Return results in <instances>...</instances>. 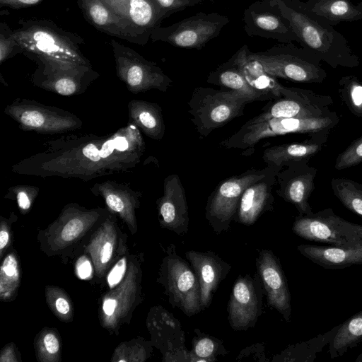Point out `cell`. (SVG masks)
I'll use <instances>...</instances> for the list:
<instances>
[{"instance_id":"obj_27","label":"cell","mask_w":362,"mask_h":362,"mask_svg":"<svg viewBox=\"0 0 362 362\" xmlns=\"http://www.w3.org/2000/svg\"><path fill=\"white\" fill-rule=\"evenodd\" d=\"M297 250L310 261L327 269L362 264V240L341 246L301 244Z\"/></svg>"},{"instance_id":"obj_34","label":"cell","mask_w":362,"mask_h":362,"mask_svg":"<svg viewBox=\"0 0 362 362\" xmlns=\"http://www.w3.org/2000/svg\"><path fill=\"white\" fill-rule=\"evenodd\" d=\"M362 341V310L339 325L337 332L329 343L331 358L342 356L349 349Z\"/></svg>"},{"instance_id":"obj_32","label":"cell","mask_w":362,"mask_h":362,"mask_svg":"<svg viewBox=\"0 0 362 362\" xmlns=\"http://www.w3.org/2000/svg\"><path fill=\"white\" fill-rule=\"evenodd\" d=\"M339 325L332 327L328 332L306 341H303L288 346L279 354L274 356L272 361L276 362H313L324 347L329 344L334 336Z\"/></svg>"},{"instance_id":"obj_9","label":"cell","mask_w":362,"mask_h":362,"mask_svg":"<svg viewBox=\"0 0 362 362\" xmlns=\"http://www.w3.org/2000/svg\"><path fill=\"white\" fill-rule=\"evenodd\" d=\"M165 252L156 281L163 287L170 305L192 317L202 310L197 276L177 255L175 245L170 244Z\"/></svg>"},{"instance_id":"obj_41","label":"cell","mask_w":362,"mask_h":362,"mask_svg":"<svg viewBox=\"0 0 362 362\" xmlns=\"http://www.w3.org/2000/svg\"><path fill=\"white\" fill-rule=\"evenodd\" d=\"M45 296L47 305L56 317L63 322L73 321L74 304L69 294L62 288L47 285L45 288Z\"/></svg>"},{"instance_id":"obj_50","label":"cell","mask_w":362,"mask_h":362,"mask_svg":"<svg viewBox=\"0 0 362 362\" xmlns=\"http://www.w3.org/2000/svg\"><path fill=\"white\" fill-rule=\"evenodd\" d=\"M44 0H0V6L15 9L37 5Z\"/></svg>"},{"instance_id":"obj_25","label":"cell","mask_w":362,"mask_h":362,"mask_svg":"<svg viewBox=\"0 0 362 362\" xmlns=\"http://www.w3.org/2000/svg\"><path fill=\"white\" fill-rule=\"evenodd\" d=\"M77 1L86 20L97 30L134 44L146 45L132 28L112 12L102 0Z\"/></svg>"},{"instance_id":"obj_36","label":"cell","mask_w":362,"mask_h":362,"mask_svg":"<svg viewBox=\"0 0 362 362\" xmlns=\"http://www.w3.org/2000/svg\"><path fill=\"white\" fill-rule=\"evenodd\" d=\"M137 126L149 137L160 140L165 134L161 108L155 103L134 101L132 116Z\"/></svg>"},{"instance_id":"obj_40","label":"cell","mask_w":362,"mask_h":362,"mask_svg":"<svg viewBox=\"0 0 362 362\" xmlns=\"http://www.w3.org/2000/svg\"><path fill=\"white\" fill-rule=\"evenodd\" d=\"M339 95L349 111L362 117V81L354 75L342 76L339 81Z\"/></svg>"},{"instance_id":"obj_10","label":"cell","mask_w":362,"mask_h":362,"mask_svg":"<svg viewBox=\"0 0 362 362\" xmlns=\"http://www.w3.org/2000/svg\"><path fill=\"white\" fill-rule=\"evenodd\" d=\"M274 169L267 165L262 169H250L217 185L209 196L205 206V218L215 233L219 234L229 229L245 189Z\"/></svg>"},{"instance_id":"obj_47","label":"cell","mask_w":362,"mask_h":362,"mask_svg":"<svg viewBox=\"0 0 362 362\" xmlns=\"http://www.w3.org/2000/svg\"><path fill=\"white\" fill-rule=\"evenodd\" d=\"M74 270L79 279L86 281L94 279L95 270L93 262L85 252H82L76 257Z\"/></svg>"},{"instance_id":"obj_6","label":"cell","mask_w":362,"mask_h":362,"mask_svg":"<svg viewBox=\"0 0 362 362\" xmlns=\"http://www.w3.org/2000/svg\"><path fill=\"white\" fill-rule=\"evenodd\" d=\"M250 103L249 98L234 90L199 86L192 93L188 112L200 137H206L214 130L243 116Z\"/></svg>"},{"instance_id":"obj_3","label":"cell","mask_w":362,"mask_h":362,"mask_svg":"<svg viewBox=\"0 0 362 362\" xmlns=\"http://www.w3.org/2000/svg\"><path fill=\"white\" fill-rule=\"evenodd\" d=\"M110 213L106 209H87L76 204L65 206L53 222L38 230L40 250L68 264L83 252L90 236Z\"/></svg>"},{"instance_id":"obj_48","label":"cell","mask_w":362,"mask_h":362,"mask_svg":"<svg viewBox=\"0 0 362 362\" xmlns=\"http://www.w3.org/2000/svg\"><path fill=\"white\" fill-rule=\"evenodd\" d=\"M164 9L170 13H177L188 7H192L214 0H156Z\"/></svg>"},{"instance_id":"obj_20","label":"cell","mask_w":362,"mask_h":362,"mask_svg":"<svg viewBox=\"0 0 362 362\" xmlns=\"http://www.w3.org/2000/svg\"><path fill=\"white\" fill-rule=\"evenodd\" d=\"M117 16L124 21L146 44L154 29L172 13L156 0H102Z\"/></svg>"},{"instance_id":"obj_33","label":"cell","mask_w":362,"mask_h":362,"mask_svg":"<svg viewBox=\"0 0 362 362\" xmlns=\"http://www.w3.org/2000/svg\"><path fill=\"white\" fill-rule=\"evenodd\" d=\"M101 194L105 199L108 210L119 216L132 235L136 233L138 223L136 210L139 206V201L136 195L110 188H104Z\"/></svg>"},{"instance_id":"obj_13","label":"cell","mask_w":362,"mask_h":362,"mask_svg":"<svg viewBox=\"0 0 362 362\" xmlns=\"http://www.w3.org/2000/svg\"><path fill=\"white\" fill-rule=\"evenodd\" d=\"M118 76L133 90L157 89L166 92L173 81L156 63L145 59L131 47L110 41Z\"/></svg>"},{"instance_id":"obj_51","label":"cell","mask_w":362,"mask_h":362,"mask_svg":"<svg viewBox=\"0 0 362 362\" xmlns=\"http://www.w3.org/2000/svg\"><path fill=\"white\" fill-rule=\"evenodd\" d=\"M16 199L22 213L29 211L32 204V197L29 196V194L24 190H20L16 194Z\"/></svg>"},{"instance_id":"obj_45","label":"cell","mask_w":362,"mask_h":362,"mask_svg":"<svg viewBox=\"0 0 362 362\" xmlns=\"http://www.w3.org/2000/svg\"><path fill=\"white\" fill-rule=\"evenodd\" d=\"M131 254L129 251H128L110 269L104 281L107 290L115 288L123 281L128 272Z\"/></svg>"},{"instance_id":"obj_8","label":"cell","mask_w":362,"mask_h":362,"mask_svg":"<svg viewBox=\"0 0 362 362\" xmlns=\"http://www.w3.org/2000/svg\"><path fill=\"white\" fill-rule=\"evenodd\" d=\"M249 55L267 73L276 78L298 83H321L327 76L321 61L313 53L293 42H279L262 52H253L250 49Z\"/></svg>"},{"instance_id":"obj_12","label":"cell","mask_w":362,"mask_h":362,"mask_svg":"<svg viewBox=\"0 0 362 362\" xmlns=\"http://www.w3.org/2000/svg\"><path fill=\"white\" fill-rule=\"evenodd\" d=\"M292 230L305 240L328 245H346L362 240V225L342 218L331 208L297 216Z\"/></svg>"},{"instance_id":"obj_53","label":"cell","mask_w":362,"mask_h":362,"mask_svg":"<svg viewBox=\"0 0 362 362\" xmlns=\"http://www.w3.org/2000/svg\"><path fill=\"white\" fill-rule=\"evenodd\" d=\"M361 4H362V1L359 2Z\"/></svg>"},{"instance_id":"obj_39","label":"cell","mask_w":362,"mask_h":362,"mask_svg":"<svg viewBox=\"0 0 362 362\" xmlns=\"http://www.w3.org/2000/svg\"><path fill=\"white\" fill-rule=\"evenodd\" d=\"M199 333L192 339V349L189 352L190 362H212L218 355H225L228 351L219 339L202 333Z\"/></svg>"},{"instance_id":"obj_2","label":"cell","mask_w":362,"mask_h":362,"mask_svg":"<svg viewBox=\"0 0 362 362\" xmlns=\"http://www.w3.org/2000/svg\"><path fill=\"white\" fill-rule=\"evenodd\" d=\"M279 8L289 21L301 47L332 68L359 66L358 57L346 38L323 17L308 9L300 0H269Z\"/></svg>"},{"instance_id":"obj_14","label":"cell","mask_w":362,"mask_h":362,"mask_svg":"<svg viewBox=\"0 0 362 362\" xmlns=\"http://www.w3.org/2000/svg\"><path fill=\"white\" fill-rule=\"evenodd\" d=\"M332 98L308 89L286 87L281 98L271 100L262 112L246 124H254L272 118L315 117L330 113Z\"/></svg>"},{"instance_id":"obj_37","label":"cell","mask_w":362,"mask_h":362,"mask_svg":"<svg viewBox=\"0 0 362 362\" xmlns=\"http://www.w3.org/2000/svg\"><path fill=\"white\" fill-rule=\"evenodd\" d=\"M334 196L350 211L362 218V183L345 177L331 180Z\"/></svg>"},{"instance_id":"obj_4","label":"cell","mask_w":362,"mask_h":362,"mask_svg":"<svg viewBox=\"0 0 362 362\" xmlns=\"http://www.w3.org/2000/svg\"><path fill=\"white\" fill-rule=\"evenodd\" d=\"M14 36L29 58L42 57L57 61L90 66L81 47L80 35L44 18H22Z\"/></svg>"},{"instance_id":"obj_19","label":"cell","mask_w":362,"mask_h":362,"mask_svg":"<svg viewBox=\"0 0 362 362\" xmlns=\"http://www.w3.org/2000/svg\"><path fill=\"white\" fill-rule=\"evenodd\" d=\"M317 169L308 161L291 164L276 175L279 188L276 194L285 202L291 204L299 215L313 214L309 199L315 189Z\"/></svg>"},{"instance_id":"obj_21","label":"cell","mask_w":362,"mask_h":362,"mask_svg":"<svg viewBox=\"0 0 362 362\" xmlns=\"http://www.w3.org/2000/svg\"><path fill=\"white\" fill-rule=\"evenodd\" d=\"M256 267L268 305L289 322L291 317V294L280 260L272 250H262L256 258Z\"/></svg>"},{"instance_id":"obj_38","label":"cell","mask_w":362,"mask_h":362,"mask_svg":"<svg viewBox=\"0 0 362 362\" xmlns=\"http://www.w3.org/2000/svg\"><path fill=\"white\" fill-rule=\"evenodd\" d=\"M62 341L58 331L45 327L36 335L34 341L35 354L39 362H59L62 360Z\"/></svg>"},{"instance_id":"obj_7","label":"cell","mask_w":362,"mask_h":362,"mask_svg":"<svg viewBox=\"0 0 362 362\" xmlns=\"http://www.w3.org/2000/svg\"><path fill=\"white\" fill-rule=\"evenodd\" d=\"M143 253L131 254L125 278L115 288L107 290L100 299L99 322L111 335H119L121 328L130 323L133 313L143 301Z\"/></svg>"},{"instance_id":"obj_31","label":"cell","mask_w":362,"mask_h":362,"mask_svg":"<svg viewBox=\"0 0 362 362\" xmlns=\"http://www.w3.org/2000/svg\"><path fill=\"white\" fill-rule=\"evenodd\" d=\"M206 82L218 86L221 89L234 90L251 102L264 101L263 98L248 84L231 58L211 71Z\"/></svg>"},{"instance_id":"obj_1","label":"cell","mask_w":362,"mask_h":362,"mask_svg":"<svg viewBox=\"0 0 362 362\" xmlns=\"http://www.w3.org/2000/svg\"><path fill=\"white\" fill-rule=\"evenodd\" d=\"M144 151L143 138L136 126L130 125L105 140H95L79 148L64 150L46 160L45 172L80 177L90 168L103 173V168L117 167V163H136Z\"/></svg>"},{"instance_id":"obj_46","label":"cell","mask_w":362,"mask_h":362,"mask_svg":"<svg viewBox=\"0 0 362 362\" xmlns=\"http://www.w3.org/2000/svg\"><path fill=\"white\" fill-rule=\"evenodd\" d=\"M17 221V216L13 213L8 218L1 216L0 222V259H3L4 255L12 247L13 231L12 224Z\"/></svg>"},{"instance_id":"obj_22","label":"cell","mask_w":362,"mask_h":362,"mask_svg":"<svg viewBox=\"0 0 362 362\" xmlns=\"http://www.w3.org/2000/svg\"><path fill=\"white\" fill-rule=\"evenodd\" d=\"M160 226L177 235L187 233L189 217L185 188L177 174L165 177L163 194L157 200Z\"/></svg>"},{"instance_id":"obj_18","label":"cell","mask_w":362,"mask_h":362,"mask_svg":"<svg viewBox=\"0 0 362 362\" xmlns=\"http://www.w3.org/2000/svg\"><path fill=\"white\" fill-rule=\"evenodd\" d=\"M153 346L163 354V361H189L180 323L161 306L151 308L146 318Z\"/></svg>"},{"instance_id":"obj_28","label":"cell","mask_w":362,"mask_h":362,"mask_svg":"<svg viewBox=\"0 0 362 362\" xmlns=\"http://www.w3.org/2000/svg\"><path fill=\"white\" fill-rule=\"evenodd\" d=\"M249 47L243 45L230 58L248 84L264 100L281 98L286 86L277 78L267 73L260 64L249 55Z\"/></svg>"},{"instance_id":"obj_43","label":"cell","mask_w":362,"mask_h":362,"mask_svg":"<svg viewBox=\"0 0 362 362\" xmlns=\"http://www.w3.org/2000/svg\"><path fill=\"white\" fill-rule=\"evenodd\" d=\"M23 52V48L18 42L13 30L4 21L0 23V63L8 58Z\"/></svg>"},{"instance_id":"obj_49","label":"cell","mask_w":362,"mask_h":362,"mask_svg":"<svg viewBox=\"0 0 362 362\" xmlns=\"http://www.w3.org/2000/svg\"><path fill=\"white\" fill-rule=\"evenodd\" d=\"M21 361L20 353L15 344H8L1 349L0 355L1 362H21Z\"/></svg>"},{"instance_id":"obj_11","label":"cell","mask_w":362,"mask_h":362,"mask_svg":"<svg viewBox=\"0 0 362 362\" xmlns=\"http://www.w3.org/2000/svg\"><path fill=\"white\" fill-rule=\"evenodd\" d=\"M229 22L230 19L226 16L200 11L167 27L156 28L150 40L176 47L200 50L217 37Z\"/></svg>"},{"instance_id":"obj_17","label":"cell","mask_w":362,"mask_h":362,"mask_svg":"<svg viewBox=\"0 0 362 362\" xmlns=\"http://www.w3.org/2000/svg\"><path fill=\"white\" fill-rule=\"evenodd\" d=\"M244 30L250 37L272 39L280 43L299 42L289 21L269 0L256 1L243 13Z\"/></svg>"},{"instance_id":"obj_42","label":"cell","mask_w":362,"mask_h":362,"mask_svg":"<svg viewBox=\"0 0 362 362\" xmlns=\"http://www.w3.org/2000/svg\"><path fill=\"white\" fill-rule=\"evenodd\" d=\"M151 341L138 337L120 343L115 349L111 361L143 362L151 356Z\"/></svg>"},{"instance_id":"obj_23","label":"cell","mask_w":362,"mask_h":362,"mask_svg":"<svg viewBox=\"0 0 362 362\" xmlns=\"http://www.w3.org/2000/svg\"><path fill=\"white\" fill-rule=\"evenodd\" d=\"M281 170L274 169L265 177L249 185L240 198L233 221L246 226L254 224L264 213L274 210V186L276 175Z\"/></svg>"},{"instance_id":"obj_5","label":"cell","mask_w":362,"mask_h":362,"mask_svg":"<svg viewBox=\"0 0 362 362\" xmlns=\"http://www.w3.org/2000/svg\"><path fill=\"white\" fill-rule=\"evenodd\" d=\"M339 120L337 112L332 111L326 115L315 117H280L254 124L245 123L233 134L220 142L219 146L240 150L242 156H250L254 153L257 144L263 139L291 134H330Z\"/></svg>"},{"instance_id":"obj_44","label":"cell","mask_w":362,"mask_h":362,"mask_svg":"<svg viewBox=\"0 0 362 362\" xmlns=\"http://www.w3.org/2000/svg\"><path fill=\"white\" fill-rule=\"evenodd\" d=\"M362 163V136L354 140L335 160L334 168L338 170L354 167Z\"/></svg>"},{"instance_id":"obj_35","label":"cell","mask_w":362,"mask_h":362,"mask_svg":"<svg viewBox=\"0 0 362 362\" xmlns=\"http://www.w3.org/2000/svg\"><path fill=\"white\" fill-rule=\"evenodd\" d=\"M21 278L20 259L17 252L10 249L1 259L0 267V300L12 302L18 296Z\"/></svg>"},{"instance_id":"obj_30","label":"cell","mask_w":362,"mask_h":362,"mask_svg":"<svg viewBox=\"0 0 362 362\" xmlns=\"http://www.w3.org/2000/svg\"><path fill=\"white\" fill-rule=\"evenodd\" d=\"M305 6L333 26L362 20V4H354L350 0H307Z\"/></svg>"},{"instance_id":"obj_15","label":"cell","mask_w":362,"mask_h":362,"mask_svg":"<svg viewBox=\"0 0 362 362\" xmlns=\"http://www.w3.org/2000/svg\"><path fill=\"white\" fill-rule=\"evenodd\" d=\"M127 238V234L118 223L117 215L111 212L83 248V252L90 257L94 266V283H104L110 269L129 251Z\"/></svg>"},{"instance_id":"obj_16","label":"cell","mask_w":362,"mask_h":362,"mask_svg":"<svg viewBox=\"0 0 362 362\" xmlns=\"http://www.w3.org/2000/svg\"><path fill=\"white\" fill-rule=\"evenodd\" d=\"M263 288L258 273L238 277L228 303V320L233 330H247L255 325L262 313Z\"/></svg>"},{"instance_id":"obj_52","label":"cell","mask_w":362,"mask_h":362,"mask_svg":"<svg viewBox=\"0 0 362 362\" xmlns=\"http://www.w3.org/2000/svg\"><path fill=\"white\" fill-rule=\"evenodd\" d=\"M356 362H362V352L355 359Z\"/></svg>"},{"instance_id":"obj_29","label":"cell","mask_w":362,"mask_h":362,"mask_svg":"<svg viewBox=\"0 0 362 362\" xmlns=\"http://www.w3.org/2000/svg\"><path fill=\"white\" fill-rule=\"evenodd\" d=\"M23 127L41 131H58L73 126L67 115L34 105L12 106L8 110Z\"/></svg>"},{"instance_id":"obj_26","label":"cell","mask_w":362,"mask_h":362,"mask_svg":"<svg viewBox=\"0 0 362 362\" xmlns=\"http://www.w3.org/2000/svg\"><path fill=\"white\" fill-rule=\"evenodd\" d=\"M329 136V134H321L309 136L300 142L272 146L263 151L262 160L267 166L280 170L298 162H309L325 146Z\"/></svg>"},{"instance_id":"obj_24","label":"cell","mask_w":362,"mask_h":362,"mask_svg":"<svg viewBox=\"0 0 362 362\" xmlns=\"http://www.w3.org/2000/svg\"><path fill=\"white\" fill-rule=\"evenodd\" d=\"M185 257L195 272L200 287L201 308H208L220 283L230 272L231 265L211 252L189 250Z\"/></svg>"}]
</instances>
